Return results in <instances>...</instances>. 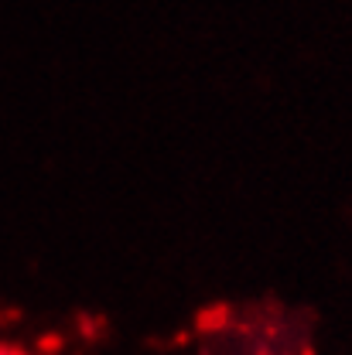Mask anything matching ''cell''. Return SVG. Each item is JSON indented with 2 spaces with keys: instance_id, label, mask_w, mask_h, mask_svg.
Masks as SVG:
<instances>
[{
  "instance_id": "cell-1",
  "label": "cell",
  "mask_w": 352,
  "mask_h": 355,
  "mask_svg": "<svg viewBox=\"0 0 352 355\" xmlns=\"http://www.w3.org/2000/svg\"><path fill=\"white\" fill-rule=\"evenodd\" d=\"M0 355H28V352H21V349H0Z\"/></svg>"
}]
</instances>
